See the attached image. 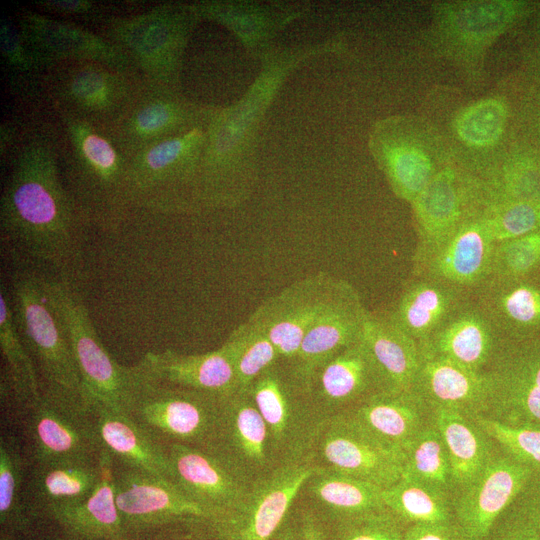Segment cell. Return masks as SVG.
<instances>
[{
    "label": "cell",
    "instance_id": "11a10c76",
    "mask_svg": "<svg viewBox=\"0 0 540 540\" xmlns=\"http://www.w3.org/2000/svg\"><path fill=\"white\" fill-rule=\"evenodd\" d=\"M537 277H538V278H537L538 281L540 282V270H539L538 273H537Z\"/></svg>",
    "mask_w": 540,
    "mask_h": 540
},
{
    "label": "cell",
    "instance_id": "e575fe53",
    "mask_svg": "<svg viewBox=\"0 0 540 540\" xmlns=\"http://www.w3.org/2000/svg\"><path fill=\"white\" fill-rule=\"evenodd\" d=\"M222 345L234 366L237 391H245L262 372L280 360L265 333L248 321L237 326Z\"/></svg>",
    "mask_w": 540,
    "mask_h": 540
},
{
    "label": "cell",
    "instance_id": "4fadbf2b",
    "mask_svg": "<svg viewBox=\"0 0 540 540\" xmlns=\"http://www.w3.org/2000/svg\"><path fill=\"white\" fill-rule=\"evenodd\" d=\"M495 244L478 211L412 259V277L434 279L471 294L491 276Z\"/></svg>",
    "mask_w": 540,
    "mask_h": 540
},
{
    "label": "cell",
    "instance_id": "7bdbcfd3",
    "mask_svg": "<svg viewBox=\"0 0 540 540\" xmlns=\"http://www.w3.org/2000/svg\"><path fill=\"white\" fill-rule=\"evenodd\" d=\"M484 540H540V533L514 502L498 519Z\"/></svg>",
    "mask_w": 540,
    "mask_h": 540
},
{
    "label": "cell",
    "instance_id": "4316f807",
    "mask_svg": "<svg viewBox=\"0 0 540 540\" xmlns=\"http://www.w3.org/2000/svg\"><path fill=\"white\" fill-rule=\"evenodd\" d=\"M361 337L377 370L382 391L413 392L420 364L417 342L397 328L385 312H367Z\"/></svg>",
    "mask_w": 540,
    "mask_h": 540
},
{
    "label": "cell",
    "instance_id": "603a6c76",
    "mask_svg": "<svg viewBox=\"0 0 540 540\" xmlns=\"http://www.w3.org/2000/svg\"><path fill=\"white\" fill-rule=\"evenodd\" d=\"M93 413L100 450L106 451L115 464L168 478L166 442L126 411L102 406Z\"/></svg>",
    "mask_w": 540,
    "mask_h": 540
},
{
    "label": "cell",
    "instance_id": "8d00e7d4",
    "mask_svg": "<svg viewBox=\"0 0 540 540\" xmlns=\"http://www.w3.org/2000/svg\"><path fill=\"white\" fill-rule=\"evenodd\" d=\"M507 116L504 101L487 98L465 108L456 119L455 129L465 144L488 147L495 144L503 134Z\"/></svg>",
    "mask_w": 540,
    "mask_h": 540
},
{
    "label": "cell",
    "instance_id": "f35d334b",
    "mask_svg": "<svg viewBox=\"0 0 540 540\" xmlns=\"http://www.w3.org/2000/svg\"><path fill=\"white\" fill-rule=\"evenodd\" d=\"M513 16L507 2L463 3L452 12L450 26L467 40L485 39L501 30Z\"/></svg>",
    "mask_w": 540,
    "mask_h": 540
},
{
    "label": "cell",
    "instance_id": "d6a6232c",
    "mask_svg": "<svg viewBox=\"0 0 540 540\" xmlns=\"http://www.w3.org/2000/svg\"><path fill=\"white\" fill-rule=\"evenodd\" d=\"M385 507L406 526L455 522L452 494L433 485L401 477L383 489Z\"/></svg>",
    "mask_w": 540,
    "mask_h": 540
},
{
    "label": "cell",
    "instance_id": "ee69618b",
    "mask_svg": "<svg viewBox=\"0 0 540 540\" xmlns=\"http://www.w3.org/2000/svg\"><path fill=\"white\" fill-rule=\"evenodd\" d=\"M292 512L297 522L300 540H334L328 522L313 510L295 501Z\"/></svg>",
    "mask_w": 540,
    "mask_h": 540
},
{
    "label": "cell",
    "instance_id": "f5cc1de1",
    "mask_svg": "<svg viewBox=\"0 0 540 540\" xmlns=\"http://www.w3.org/2000/svg\"><path fill=\"white\" fill-rule=\"evenodd\" d=\"M115 540H142L135 537H125L121 539H115ZM144 540H187L186 534L178 536V537H165V538H152V539H144Z\"/></svg>",
    "mask_w": 540,
    "mask_h": 540
},
{
    "label": "cell",
    "instance_id": "d590c367",
    "mask_svg": "<svg viewBox=\"0 0 540 540\" xmlns=\"http://www.w3.org/2000/svg\"><path fill=\"white\" fill-rule=\"evenodd\" d=\"M479 216L495 243L540 230V203L484 201Z\"/></svg>",
    "mask_w": 540,
    "mask_h": 540
},
{
    "label": "cell",
    "instance_id": "f907efd6",
    "mask_svg": "<svg viewBox=\"0 0 540 540\" xmlns=\"http://www.w3.org/2000/svg\"><path fill=\"white\" fill-rule=\"evenodd\" d=\"M101 79L96 74H83L74 84L75 91L82 97H92L101 89Z\"/></svg>",
    "mask_w": 540,
    "mask_h": 540
},
{
    "label": "cell",
    "instance_id": "5b68a950",
    "mask_svg": "<svg viewBox=\"0 0 540 540\" xmlns=\"http://www.w3.org/2000/svg\"><path fill=\"white\" fill-rule=\"evenodd\" d=\"M126 412L163 442L204 449L219 413L220 397L150 379L140 364Z\"/></svg>",
    "mask_w": 540,
    "mask_h": 540
},
{
    "label": "cell",
    "instance_id": "9c48e42d",
    "mask_svg": "<svg viewBox=\"0 0 540 540\" xmlns=\"http://www.w3.org/2000/svg\"><path fill=\"white\" fill-rule=\"evenodd\" d=\"M203 450L249 483L277 468L266 425L246 390L221 398L214 430Z\"/></svg>",
    "mask_w": 540,
    "mask_h": 540
},
{
    "label": "cell",
    "instance_id": "9a60e30c",
    "mask_svg": "<svg viewBox=\"0 0 540 540\" xmlns=\"http://www.w3.org/2000/svg\"><path fill=\"white\" fill-rule=\"evenodd\" d=\"M308 390L327 419L382 391L377 370L362 337L317 367L309 379Z\"/></svg>",
    "mask_w": 540,
    "mask_h": 540
},
{
    "label": "cell",
    "instance_id": "83f0119b",
    "mask_svg": "<svg viewBox=\"0 0 540 540\" xmlns=\"http://www.w3.org/2000/svg\"><path fill=\"white\" fill-rule=\"evenodd\" d=\"M380 486L319 467L302 484L296 501L327 522L387 509Z\"/></svg>",
    "mask_w": 540,
    "mask_h": 540
},
{
    "label": "cell",
    "instance_id": "44dd1931",
    "mask_svg": "<svg viewBox=\"0 0 540 540\" xmlns=\"http://www.w3.org/2000/svg\"><path fill=\"white\" fill-rule=\"evenodd\" d=\"M146 376L160 383L195 389L224 398L237 391L231 357L222 345L201 354L171 349L147 352L138 362Z\"/></svg>",
    "mask_w": 540,
    "mask_h": 540
},
{
    "label": "cell",
    "instance_id": "484cf974",
    "mask_svg": "<svg viewBox=\"0 0 540 540\" xmlns=\"http://www.w3.org/2000/svg\"><path fill=\"white\" fill-rule=\"evenodd\" d=\"M100 477L99 457L32 465L25 483V504L36 520L54 506L71 504L88 497Z\"/></svg>",
    "mask_w": 540,
    "mask_h": 540
},
{
    "label": "cell",
    "instance_id": "e0dca14e",
    "mask_svg": "<svg viewBox=\"0 0 540 540\" xmlns=\"http://www.w3.org/2000/svg\"><path fill=\"white\" fill-rule=\"evenodd\" d=\"M501 342L470 296L418 347L421 356L448 360L469 370L484 372Z\"/></svg>",
    "mask_w": 540,
    "mask_h": 540
},
{
    "label": "cell",
    "instance_id": "b9f144b4",
    "mask_svg": "<svg viewBox=\"0 0 540 540\" xmlns=\"http://www.w3.org/2000/svg\"><path fill=\"white\" fill-rule=\"evenodd\" d=\"M295 15L296 12L276 13L263 5L244 4L238 15L234 14V19H237L234 26L244 45L256 49L268 42Z\"/></svg>",
    "mask_w": 540,
    "mask_h": 540
},
{
    "label": "cell",
    "instance_id": "bcb514c9",
    "mask_svg": "<svg viewBox=\"0 0 540 540\" xmlns=\"http://www.w3.org/2000/svg\"><path fill=\"white\" fill-rule=\"evenodd\" d=\"M83 150L89 161L111 184V171L116 161L112 147L104 139L96 135H89L83 142Z\"/></svg>",
    "mask_w": 540,
    "mask_h": 540
},
{
    "label": "cell",
    "instance_id": "ab89813d",
    "mask_svg": "<svg viewBox=\"0 0 540 540\" xmlns=\"http://www.w3.org/2000/svg\"><path fill=\"white\" fill-rule=\"evenodd\" d=\"M473 419L502 452L540 473V429L511 427L480 415Z\"/></svg>",
    "mask_w": 540,
    "mask_h": 540
},
{
    "label": "cell",
    "instance_id": "2e32d148",
    "mask_svg": "<svg viewBox=\"0 0 540 540\" xmlns=\"http://www.w3.org/2000/svg\"><path fill=\"white\" fill-rule=\"evenodd\" d=\"M168 479L204 513L234 505L252 483L238 477L203 449L166 442Z\"/></svg>",
    "mask_w": 540,
    "mask_h": 540
},
{
    "label": "cell",
    "instance_id": "d4e9b609",
    "mask_svg": "<svg viewBox=\"0 0 540 540\" xmlns=\"http://www.w3.org/2000/svg\"><path fill=\"white\" fill-rule=\"evenodd\" d=\"M413 392L431 409H454L477 416L486 409L489 383L485 372H475L448 360L420 355Z\"/></svg>",
    "mask_w": 540,
    "mask_h": 540
},
{
    "label": "cell",
    "instance_id": "52a82bcc",
    "mask_svg": "<svg viewBox=\"0 0 540 540\" xmlns=\"http://www.w3.org/2000/svg\"><path fill=\"white\" fill-rule=\"evenodd\" d=\"M484 372L489 393L480 416L511 427L540 429V337L502 341Z\"/></svg>",
    "mask_w": 540,
    "mask_h": 540
},
{
    "label": "cell",
    "instance_id": "ffe728a7",
    "mask_svg": "<svg viewBox=\"0 0 540 540\" xmlns=\"http://www.w3.org/2000/svg\"><path fill=\"white\" fill-rule=\"evenodd\" d=\"M380 442L406 449L429 422L432 409L415 392H377L340 414Z\"/></svg>",
    "mask_w": 540,
    "mask_h": 540
},
{
    "label": "cell",
    "instance_id": "836d02e7",
    "mask_svg": "<svg viewBox=\"0 0 540 540\" xmlns=\"http://www.w3.org/2000/svg\"><path fill=\"white\" fill-rule=\"evenodd\" d=\"M402 477L433 485L453 496L449 457L432 416L405 451Z\"/></svg>",
    "mask_w": 540,
    "mask_h": 540
},
{
    "label": "cell",
    "instance_id": "5bb4252c",
    "mask_svg": "<svg viewBox=\"0 0 540 540\" xmlns=\"http://www.w3.org/2000/svg\"><path fill=\"white\" fill-rule=\"evenodd\" d=\"M484 202V193L461 179L451 168L433 176L411 203L416 223L417 244L413 259L419 258L458 225L476 214Z\"/></svg>",
    "mask_w": 540,
    "mask_h": 540
},
{
    "label": "cell",
    "instance_id": "4dcf8cb0",
    "mask_svg": "<svg viewBox=\"0 0 540 540\" xmlns=\"http://www.w3.org/2000/svg\"><path fill=\"white\" fill-rule=\"evenodd\" d=\"M30 461L19 438L0 436V532L27 533L35 519L25 501L24 489Z\"/></svg>",
    "mask_w": 540,
    "mask_h": 540
},
{
    "label": "cell",
    "instance_id": "7dc6e473",
    "mask_svg": "<svg viewBox=\"0 0 540 540\" xmlns=\"http://www.w3.org/2000/svg\"><path fill=\"white\" fill-rule=\"evenodd\" d=\"M185 145L182 139H172L156 145L147 154L148 167L157 172L169 167L179 158Z\"/></svg>",
    "mask_w": 540,
    "mask_h": 540
},
{
    "label": "cell",
    "instance_id": "ba28073f",
    "mask_svg": "<svg viewBox=\"0 0 540 540\" xmlns=\"http://www.w3.org/2000/svg\"><path fill=\"white\" fill-rule=\"evenodd\" d=\"M345 282L323 272L307 276L265 300L247 321L265 333L280 360L291 364L305 335L333 304Z\"/></svg>",
    "mask_w": 540,
    "mask_h": 540
},
{
    "label": "cell",
    "instance_id": "1f68e13d",
    "mask_svg": "<svg viewBox=\"0 0 540 540\" xmlns=\"http://www.w3.org/2000/svg\"><path fill=\"white\" fill-rule=\"evenodd\" d=\"M374 150L395 195L409 203L436 174L426 151L409 142L377 136Z\"/></svg>",
    "mask_w": 540,
    "mask_h": 540
},
{
    "label": "cell",
    "instance_id": "ac0fdd59",
    "mask_svg": "<svg viewBox=\"0 0 540 540\" xmlns=\"http://www.w3.org/2000/svg\"><path fill=\"white\" fill-rule=\"evenodd\" d=\"M471 298L502 341L540 337V282L489 277Z\"/></svg>",
    "mask_w": 540,
    "mask_h": 540
},
{
    "label": "cell",
    "instance_id": "816d5d0a",
    "mask_svg": "<svg viewBox=\"0 0 540 540\" xmlns=\"http://www.w3.org/2000/svg\"><path fill=\"white\" fill-rule=\"evenodd\" d=\"M271 540H300L297 522L292 510L284 524Z\"/></svg>",
    "mask_w": 540,
    "mask_h": 540
},
{
    "label": "cell",
    "instance_id": "8992f818",
    "mask_svg": "<svg viewBox=\"0 0 540 540\" xmlns=\"http://www.w3.org/2000/svg\"><path fill=\"white\" fill-rule=\"evenodd\" d=\"M20 426L31 465L99 457L94 413L80 401L42 389Z\"/></svg>",
    "mask_w": 540,
    "mask_h": 540
},
{
    "label": "cell",
    "instance_id": "f546056e",
    "mask_svg": "<svg viewBox=\"0 0 540 540\" xmlns=\"http://www.w3.org/2000/svg\"><path fill=\"white\" fill-rule=\"evenodd\" d=\"M433 421L445 445L452 472L453 494L468 484L497 451L473 416L454 409H432Z\"/></svg>",
    "mask_w": 540,
    "mask_h": 540
},
{
    "label": "cell",
    "instance_id": "60d3db41",
    "mask_svg": "<svg viewBox=\"0 0 540 540\" xmlns=\"http://www.w3.org/2000/svg\"><path fill=\"white\" fill-rule=\"evenodd\" d=\"M328 524L334 540H403L406 528V525L388 509Z\"/></svg>",
    "mask_w": 540,
    "mask_h": 540
},
{
    "label": "cell",
    "instance_id": "7c38bea8",
    "mask_svg": "<svg viewBox=\"0 0 540 540\" xmlns=\"http://www.w3.org/2000/svg\"><path fill=\"white\" fill-rule=\"evenodd\" d=\"M114 487L122 527L129 537L205 514L167 477L115 464Z\"/></svg>",
    "mask_w": 540,
    "mask_h": 540
},
{
    "label": "cell",
    "instance_id": "f6af8a7d",
    "mask_svg": "<svg viewBox=\"0 0 540 540\" xmlns=\"http://www.w3.org/2000/svg\"><path fill=\"white\" fill-rule=\"evenodd\" d=\"M403 540H468L456 522L416 523L406 526Z\"/></svg>",
    "mask_w": 540,
    "mask_h": 540
},
{
    "label": "cell",
    "instance_id": "8fae6325",
    "mask_svg": "<svg viewBox=\"0 0 540 540\" xmlns=\"http://www.w3.org/2000/svg\"><path fill=\"white\" fill-rule=\"evenodd\" d=\"M313 461L323 469L385 489L402 477L405 453L380 442L338 415L329 419L322 429L314 448Z\"/></svg>",
    "mask_w": 540,
    "mask_h": 540
},
{
    "label": "cell",
    "instance_id": "7a4b0ae2",
    "mask_svg": "<svg viewBox=\"0 0 540 540\" xmlns=\"http://www.w3.org/2000/svg\"><path fill=\"white\" fill-rule=\"evenodd\" d=\"M9 300L16 328L35 363L42 389L84 404L71 344L48 302L43 274L29 267L16 269L10 278Z\"/></svg>",
    "mask_w": 540,
    "mask_h": 540
},
{
    "label": "cell",
    "instance_id": "277c9868",
    "mask_svg": "<svg viewBox=\"0 0 540 540\" xmlns=\"http://www.w3.org/2000/svg\"><path fill=\"white\" fill-rule=\"evenodd\" d=\"M246 391L266 425L275 466L313 460L316 442L329 419L319 411L308 388L289 364L279 360Z\"/></svg>",
    "mask_w": 540,
    "mask_h": 540
},
{
    "label": "cell",
    "instance_id": "681fc988",
    "mask_svg": "<svg viewBox=\"0 0 540 540\" xmlns=\"http://www.w3.org/2000/svg\"><path fill=\"white\" fill-rule=\"evenodd\" d=\"M168 109L160 104L152 105L142 110L137 122L141 130L154 131L163 127L169 120Z\"/></svg>",
    "mask_w": 540,
    "mask_h": 540
},
{
    "label": "cell",
    "instance_id": "6da1fadb",
    "mask_svg": "<svg viewBox=\"0 0 540 540\" xmlns=\"http://www.w3.org/2000/svg\"><path fill=\"white\" fill-rule=\"evenodd\" d=\"M43 286L70 341L85 406L91 412L102 406L125 411L139 378L138 365H121L110 355L80 292L68 280L43 274Z\"/></svg>",
    "mask_w": 540,
    "mask_h": 540
},
{
    "label": "cell",
    "instance_id": "db71d44e",
    "mask_svg": "<svg viewBox=\"0 0 540 540\" xmlns=\"http://www.w3.org/2000/svg\"><path fill=\"white\" fill-rule=\"evenodd\" d=\"M0 540H17L14 535L0 532Z\"/></svg>",
    "mask_w": 540,
    "mask_h": 540
},
{
    "label": "cell",
    "instance_id": "f1b7e54d",
    "mask_svg": "<svg viewBox=\"0 0 540 540\" xmlns=\"http://www.w3.org/2000/svg\"><path fill=\"white\" fill-rule=\"evenodd\" d=\"M470 296L446 283L411 276L394 307L385 313L397 328L419 344Z\"/></svg>",
    "mask_w": 540,
    "mask_h": 540
},
{
    "label": "cell",
    "instance_id": "d6986e66",
    "mask_svg": "<svg viewBox=\"0 0 540 540\" xmlns=\"http://www.w3.org/2000/svg\"><path fill=\"white\" fill-rule=\"evenodd\" d=\"M367 312L359 292L346 280L333 304L309 329L295 360L289 364L307 388L317 367L361 337Z\"/></svg>",
    "mask_w": 540,
    "mask_h": 540
},
{
    "label": "cell",
    "instance_id": "74e56055",
    "mask_svg": "<svg viewBox=\"0 0 540 540\" xmlns=\"http://www.w3.org/2000/svg\"><path fill=\"white\" fill-rule=\"evenodd\" d=\"M539 270L540 230L495 244L492 277L530 278Z\"/></svg>",
    "mask_w": 540,
    "mask_h": 540
},
{
    "label": "cell",
    "instance_id": "7402d4cb",
    "mask_svg": "<svg viewBox=\"0 0 540 540\" xmlns=\"http://www.w3.org/2000/svg\"><path fill=\"white\" fill-rule=\"evenodd\" d=\"M101 477L83 500L54 506L44 514L61 527L65 540H115L127 536L115 501V462L100 450Z\"/></svg>",
    "mask_w": 540,
    "mask_h": 540
},
{
    "label": "cell",
    "instance_id": "30bf717a",
    "mask_svg": "<svg viewBox=\"0 0 540 540\" xmlns=\"http://www.w3.org/2000/svg\"><path fill=\"white\" fill-rule=\"evenodd\" d=\"M499 448L452 496L454 519L468 540H484L537 474Z\"/></svg>",
    "mask_w": 540,
    "mask_h": 540
},
{
    "label": "cell",
    "instance_id": "c3c4849f",
    "mask_svg": "<svg viewBox=\"0 0 540 540\" xmlns=\"http://www.w3.org/2000/svg\"><path fill=\"white\" fill-rule=\"evenodd\" d=\"M515 503L540 533V473H537Z\"/></svg>",
    "mask_w": 540,
    "mask_h": 540
},
{
    "label": "cell",
    "instance_id": "cb8c5ba5",
    "mask_svg": "<svg viewBox=\"0 0 540 540\" xmlns=\"http://www.w3.org/2000/svg\"><path fill=\"white\" fill-rule=\"evenodd\" d=\"M0 350L4 366L0 379L1 407L5 416L21 424L42 394L37 368L16 328L9 295L0 288Z\"/></svg>",
    "mask_w": 540,
    "mask_h": 540
},
{
    "label": "cell",
    "instance_id": "3957f363",
    "mask_svg": "<svg viewBox=\"0 0 540 540\" xmlns=\"http://www.w3.org/2000/svg\"><path fill=\"white\" fill-rule=\"evenodd\" d=\"M318 468L313 460L277 467L253 482L234 505L185 519L187 540H271L290 515L302 484Z\"/></svg>",
    "mask_w": 540,
    "mask_h": 540
}]
</instances>
